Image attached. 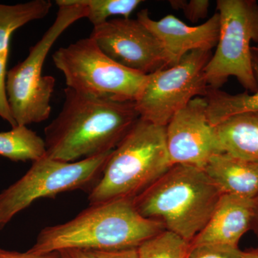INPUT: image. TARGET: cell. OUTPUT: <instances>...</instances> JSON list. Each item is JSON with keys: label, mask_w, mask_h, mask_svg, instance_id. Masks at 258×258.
I'll return each instance as SVG.
<instances>
[{"label": "cell", "mask_w": 258, "mask_h": 258, "mask_svg": "<svg viewBox=\"0 0 258 258\" xmlns=\"http://www.w3.org/2000/svg\"><path fill=\"white\" fill-rule=\"evenodd\" d=\"M64 101L45 127L47 157L76 162L112 152L140 118L135 102L64 90Z\"/></svg>", "instance_id": "obj_1"}, {"label": "cell", "mask_w": 258, "mask_h": 258, "mask_svg": "<svg viewBox=\"0 0 258 258\" xmlns=\"http://www.w3.org/2000/svg\"><path fill=\"white\" fill-rule=\"evenodd\" d=\"M161 222L141 215L134 199L91 204L73 220L42 229L28 249L37 254L64 249L109 251L137 248L165 230Z\"/></svg>", "instance_id": "obj_2"}, {"label": "cell", "mask_w": 258, "mask_h": 258, "mask_svg": "<svg viewBox=\"0 0 258 258\" xmlns=\"http://www.w3.org/2000/svg\"><path fill=\"white\" fill-rule=\"evenodd\" d=\"M222 194L201 168L174 164L134 199L141 215L191 243L205 228Z\"/></svg>", "instance_id": "obj_3"}, {"label": "cell", "mask_w": 258, "mask_h": 258, "mask_svg": "<svg viewBox=\"0 0 258 258\" xmlns=\"http://www.w3.org/2000/svg\"><path fill=\"white\" fill-rule=\"evenodd\" d=\"M171 166L166 126L139 118L113 150L101 177L90 190V205L136 198Z\"/></svg>", "instance_id": "obj_4"}, {"label": "cell", "mask_w": 258, "mask_h": 258, "mask_svg": "<svg viewBox=\"0 0 258 258\" xmlns=\"http://www.w3.org/2000/svg\"><path fill=\"white\" fill-rule=\"evenodd\" d=\"M58 11L54 23L34 46L28 57L7 73L6 93L10 111L18 125L48 119L55 79L42 76L45 58L59 37L73 24L87 17L81 0H57Z\"/></svg>", "instance_id": "obj_5"}, {"label": "cell", "mask_w": 258, "mask_h": 258, "mask_svg": "<svg viewBox=\"0 0 258 258\" xmlns=\"http://www.w3.org/2000/svg\"><path fill=\"white\" fill-rule=\"evenodd\" d=\"M220 35L217 49L205 66L209 87L223 86L230 76L247 92L258 86L252 67L250 43L258 46V3L255 0H218Z\"/></svg>", "instance_id": "obj_6"}, {"label": "cell", "mask_w": 258, "mask_h": 258, "mask_svg": "<svg viewBox=\"0 0 258 258\" xmlns=\"http://www.w3.org/2000/svg\"><path fill=\"white\" fill-rule=\"evenodd\" d=\"M112 152L76 162L47 156L33 161L25 175L0 193V230L39 199L55 198L59 194L86 187L91 190L101 177Z\"/></svg>", "instance_id": "obj_7"}, {"label": "cell", "mask_w": 258, "mask_h": 258, "mask_svg": "<svg viewBox=\"0 0 258 258\" xmlns=\"http://www.w3.org/2000/svg\"><path fill=\"white\" fill-rule=\"evenodd\" d=\"M52 60L67 88L95 96L135 101L147 79L112 60L90 37L60 47Z\"/></svg>", "instance_id": "obj_8"}, {"label": "cell", "mask_w": 258, "mask_h": 258, "mask_svg": "<svg viewBox=\"0 0 258 258\" xmlns=\"http://www.w3.org/2000/svg\"><path fill=\"white\" fill-rule=\"evenodd\" d=\"M212 56L211 51H191L175 66L148 75L134 101L140 118L166 126L191 100L206 96L209 86L204 70Z\"/></svg>", "instance_id": "obj_9"}, {"label": "cell", "mask_w": 258, "mask_h": 258, "mask_svg": "<svg viewBox=\"0 0 258 258\" xmlns=\"http://www.w3.org/2000/svg\"><path fill=\"white\" fill-rule=\"evenodd\" d=\"M90 37L108 57L139 74L169 68L165 51L157 37L138 20H109L93 28Z\"/></svg>", "instance_id": "obj_10"}, {"label": "cell", "mask_w": 258, "mask_h": 258, "mask_svg": "<svg viewBox=\"0 0 258 258\" xmlns=\"http://www.w3.org/2000/svg\"><path fill=\"white\" fill-rule=\"evenodd\" d=\"M166 143L171 164L203 169L214 156L223 153L216 127L207 116V102L197 97L176 113L166 126Z\"/></svg>", "instance_id": "obj_11"}, {"label": "cell", "mask_w": 258, "mask_h": 258, "mask_svg": "<svg viewBox=\"0 0 258 258\" xmlns=\"http://www.w3.org/2000/svg\"><path fill=\"white\" fill-rule=\"evenodd\" d=\"M137 20L160 42L167 55L169 68L175 66L191 51H212L218 42L220 17L217 13L208 21L195 27L171 15L153 20L148 10H141Z\"/></svg>", "instance_id": "obj_12"}, {"label": "cell", "mask_w": 258, "mask_h": 258, "mask_svg": "<svg viewBox=\"0 0 258 258\" xmlns=\"http://www.w3.org/2000/svg\"><path fill=\"white\" fill-rule=\"evenodd\" d=\"M257 198L222 195L208 224L190 244L238 247L241 237L252 228Z\"/></svg>", "instance_id": "obj_13"}, {"label": "cell", "mask_w": 258, "mask_h": 258, "mask_svg": "<svg viewBox=\"0 0 258 258\" xmlns=\"http://www.w3.org/2000/svg\"><path fill=\"white\" fill-rule=\"evenodd\" d=\"M52 6L49 0H33L14 5L0 4V117L12 128L18 126L10 111L6 93L7 64L12 35L26 24L46 17Z\"/></svg>", "instance_id": "obj_14"}, {"label": "cell", "mask_w": 258, "mask_h": 258, "mask_svg": "<svg viewBox=\"0 0 258 258\" xmlns=\"http://www.w3.org/2000/svg\"><path fill=\"white\" fill-rule=\"evenodd\" d=\"M204 170L222 195L258 197V161L243 160L222 153L212 157Z\"/></svg>", "instance_id": "obj_15"}, {"label": "cell", "mask_w": 258, "mask_h": 258, "mask_svg": "<svg viewBox=\"0 0 258 258\" xmlns=\"http://www.w3.org/2000/svg\"><path fill=\"white\" fill-rule=\"evenodd\" d=\"M215 127L223 153L258 161V112L234 115Z\"/></svg>", "instance_id": "obj_16"}, {"label": "cell", "mask_w": 258, "mask_h": 258, "mask_svg": "<svg viewBox=\"0 0 258 258\" xmlns=\"http://www.w3.org/2000/svg\"><path fill=\"white\" fill-rule=\"evenodd\" d=\"M252 67L258 86V47H252ZM207 116L213 126L224 120L241 113L258 112V88L254 93L247 91L238 94H230L218 88L209 87L206 96Z\"/></svg>", "instance_id": "obj_17"}, {"label": "cell", "mask_w": 258, "mask_h": 258, "mask_svg": "<svg viewBox=\"0 0 258 258\" xmlns=\"http://www.w3.org/2000/svg\"><path fill=\"white\" fill-rule=\"evenodd\" d=\"M46 155L44 139L26 125L0 132V156L13 161H33Z\"/></svg>", "instance_id": "obj_18"}, {"label": "cell", "mask_w": 258, "mask_h": 258, "mask_svg": "<svg viewBox=\"0 0 258 258\" xmlns=\"http://www.w3.org/2000/svg\"><path fill=\"white\" fill-rule=\"evenodd\" d=\"M190 242L169 230H164L138 247L140 258H187Z\"/></svg>", "instance_id": "obj_19"}, {"label": "cell", "mask_w": 258, "mask_h": 258, "mask_svg": "<svg viewBox=\"0 0 258 258\" xmlns=\"http://www.w3.org/2000/svg\"><path fill=\"white\" fill-rule=\"evenodd\" d=\"M88 10L86 18L93 28L108 21L112 16L129 18L131 14L141 5V0H81Z\"/></svg>", "instance_id": "obj_20"}, {"label": "cell", "mask_w": 258, "mask_h": 258, "mask_svg": "<svg viewBox=\"0 0 258 258\" xmlns=\"http://www.w3.org/2000/svg\"><path fill=\"white\" fill-rule=\"evenodd\" d=\"M190 246L187 258H242V251L235 246L222 244Z\"/></svg>", "instance_id": "obj_21"}, {"label": "cell", "mask_w": 258, "mask_h": 258, "mask_svg": "<svg viewBox=\"0 0 258 258\" xmlns=\"http://www.w3.org/2000/svg\"><path fill=\"white\" fill-rule=\"evenodd\" d=\"M169 4L176 10H182L186 18L192 23L208 16L210 2L208 0H171Z\"/></svg>", "instance_id": "obj_22"}, {"label": "cell", "mask_w": 258, "mask_h": 258, "mask_svg": "<svg viewBox=\"0 0 258 258\" xmlns=\"http://www.w3.org/2000/svg\"><path fill=\"white\" fill-rule=\"evenodd\" d=\"M96 258H140L137 248L118 249V250L93 251Z\"/></svg>", "instance_id": "obj_23"}, {"label": "cell", "mask_w": 258, "mask_h": 258, "mask_svg": "<svg viewBox=\"0 0 258 258\" xmlns=\"http://www.w3.org/2000/svg\"><path fill=\"white\" fill-rule=\"evenodd\" d=\"M0 258H60L58 252L37 254L27 251L25 252H17V251L6 250L0 248Z\"/></svg>", "instance_id": "obj_24"}, {"label": "cell", "mask_w": 258, "mask_h": 258, "mask_svg": "<svg viewBox=\"0 0 258 258\" xmlns=\"http://www.w3.org/2000/svg\"><path fill=\"white\" fill-rule=\"evenodd\" d=\"M60 258H96L93 251L83 249H64L58 251Z\"/></svg>", "instance_id": "obj_25"}, {"label": "cell", "mask_w": 258, "mask_h": 258, "mask_svg": "<svg viewBox=\"0 0 258 258\" xmlns=\"http://www.w3.org/2000/svg\"><path fill=\"white\" fill-rule=\"evenodd\" d=\"M242 258H258V247L242 251Z\"/></svg>", "instance_id": "obj_26"}, {"label": "cell", "mask_w": 258, "mask_h": 258, "mask_svg": "<svg viewBox=\"0 0 258 258\" xmlns=\"http://www.w3.org/2000/svg\"><path fill=\"white\" fill-rule=\"evenodd\" d=\"M251 230L254 231L258 238V197L257 198V202H256L255 210H254L253 221H252Z\"/></svg>", "instance_id": "obj_27"}, {"label": "cell", "mask_w": 258, "mask_h": 258, "mask_svg": "<svg viewBox=\"0 0 258 258\" xmlns=\"http://www.w3.org/2000/svg\"><path fill=\"white\" fill-rule=\"evenodd\" d=\"M258 47V46H257Z\"/></svg>", "instance_id": "obj_28"}]
</instances>
